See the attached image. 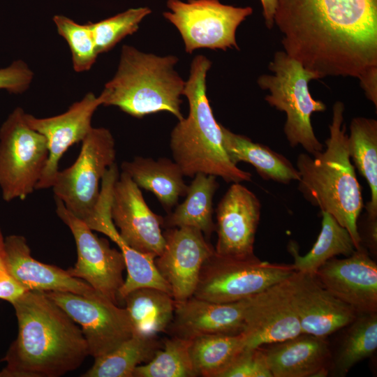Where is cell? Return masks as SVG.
<instances>
[{
  "instance_id": "1",
  "label": "cell",
  "mask_w": 377,
  "mask_h": 377,
  "mask_svg": "<svg viewBox=\"0 0 377 377\" xmlns=\"http://www.w3.org/2000/svg\"><path fill=\"white\" fill-rule=\"evenodd\" d=\"M12 304L18 334L0 376L59 377L89 355L81 329L45 292L27 290Z\"/></svg>"
},
{
  "instance_id": "2",
  "label": "cell",
  "mask_w": 377,
  "mask_h": 377,
  "mask_svg": "<svg viewBox=\"0 0 377 377\" xmlns=\"http://www.w3.org/2000/svg\"><path fill=\"white\" fill-rule=\"evenodd\" d=\"M344 109L342 102L334 103L325 149L313 156L304 153L297 156L298 189L307 201L330 214L347 229L359 249L362 245L358 219L364 205L348 151Z\"/></svg>"
},
{
  "instance_id": "3",
  "label": "cell",
  "mask_w": 377,
  "mask_h": 377,
  "mask_svg": "<svg viewBox=\"0 0 377 377\" xmlns=\"http://www.w3.org/2000/svg\"><path fill=\"white\" fill-rule=\"evenodd\" d=\"M212 66L204 55L195 56L191 64L183 95L188 103V114L178 120L170 133L174 161L184 176L205 173L228 183L251 180V174L237 166L223 145L221 124L214 118L207 96L206 77Z\"/></svg>"
},
{
  "instance_id": "4",
  "label": "cell",
  "mask_w": 377,
  "mask_h": 377,
  "mask_svg": "<svg viewBox=\"0 0 377 377\" xmlns=\"http://www.w3.org/2000/svg\"><path fill=\"white\" fill-rule=\"evenodd\" d=\"M178 60L124 45L117 71L99 95L102 105L117 106L137 118L168 112L182 119L180 97L186 81L175 70Z\"/></svg>"
},
{
  "instance_id": "5",
  "label": "cell",
  "mask_w": 377,
  "mask_h": 377,
  "mask_svg": "<svg viewBox=\"0 0 377 377\" xmlns=\"http://www.w3.org/2000/svg\"><path fill=\"white\" fill-rule=\"evenodd\" d=\"M268 68L272 74L261 75L257 82L269 92L265 101L285 112L283 132L289 145L301 146L307 154L316 156L323 150V145L314 133L311 117L326 110L325 104L315 100L309 91V83L318 76L283 50L274 54Z\"/></svg>"
},
{
  "instance_id": "6",
  "label": "cell",
  "mask_w": 377,
  "mask_h": 377,
  "mask_svg": "<svg viewBox=\"0 0 377 377\" xmlns=\"http://www.w3.org/2000/svg\"><path fill=\"white\" fill-rule=\"evenodd\" d=\"M16 108L0 128V189L3 200H24L36 190L49 150L45 138L26 121Z\"/></svg>"
},
{
  "instance_id": "7",
  "label": "cell",
  "mask_w": 377,
  "mask_h": 377,
  "mask_svg": "<svg viewBox=\"0 0 377 377\" xmlns=\"http://www.w3.org/2000/svg\"><path fill=\"white\" fill-rule=\"evenodd\" d=\"M81 142L77 159L58 171L51 188L55 198L84 221L98 202L103 176L115 163L116 149L111 132L103 127H92Z\"/></svg>"
},
{
  "instance_id": "8",
  "label": "cell",
  "mask_w": 377,
  "mask_h": 377,
  "mask_svg": "<svg viewBox=\"0 0 377 377\" xmlns=\"http://www.w3.org/2000/svg\"><path fill=\"white\" fill-rule=\"evenodd\" d=\"M293 264L235 258L214 253L204 263L193 297L214 302L246 299L292 276Z\"/></svg>"
},
{
  "instance_id": "9",
  "label": "cell",
  "mask_w": 377,
  "mask_h": 377,
  "mask_svg": "<svg viewBox=\"0 0 377 377\" xmlns=\"http://www.w3.org/2000/svg\"><path fill=\"white\" fill-rule=\"evenodd\" d=\"M167 7L170 11L163 15L180 33L188 54L201 48L239 50L237 29L253 13L250 6L236 7L219 0H168Z\"/></svg>"
},
{
  "instance_id": "10",
  "label": "cell",
  "mask_w": 377,
  "mask_h": 377,
  "mask_svg": "<svg viewBox=\"0 0 377 377\" xmlns=\"http://www.w3.org/2000/svg\"><path fill=\"white\" fill-rule=\"evenodd\" d=\"M55 200L57 214L71 231L77 247V262L67 272L119 305V290L124 282L123 272L126 269L121 252L110 247L107 239L98 237L59 199Z\"/></svg>"
},
{
  "instance_id": "11",
  "label": "cell",
  "mask_w": 377,
  "mask_h": 377,
  "mask_svg": "<svg viewBox=\"0 0 377 377\" xmlns=\"http://www.w3.org/2000/svg\"><path fill=\"white\" fill-rule=\"evenodd\" d=\"M81 326L89 354L95 358L113 350L134 333L126 309L103 295L86 297L68 292H45Z\"/></svg>"
},
{
  "instance_id": "12",
  "label": "cell",
  "mask_w": 377,
  "mask_h": 377,
  "mask_svg": "<svg viewBox=\"0 0 377 377\" xmlns=\"http://www.w3.org/2000/svg\"><path fill=\"white\" fill-rule=\"evenodd\" d=\"M292 276L246 298L242 332L246 348L282 342L302 334L293 303Z\"/></svg>"
},
{
  "instance_id": "13",
  "label": "cell",
  "mask_w": 377,
  "mask_h": 377,
  "mask_svg": "<svg viewBox=\"0 0 377 377\" xmlns=\"http://www.w3.org/2000/svg\"><path fill=\"white\" fill-rule=\"evenodd\" d=\"M110 214L129 246L154 258L161 253L165 242L161 230L163 219L151 210L140 188L122 171L112 187Z\"/></svg>"
},
{
  "instance_id": "14",
  "label": "cell",
  "mask_w": 377,
  "mask_h": 377,
  "mask_svg": "<svg viewBox=\"0 0 377 377\" xmlns=\"http://www.w3.org/2000/svg\"><path fill=\"white\" fill-rule=\"evenodd\" d=\"M164 237L163 250L154 263L174 300L182 302L193 296L202 267L214 248L200 230L191 227L168 228Z\"/></svg>"
},
{
  "instance_id": "15",
  "label": "cell",
  "mask_w": 377,
  "mask_h": 377,
  "mask_svg": "<svg viewBox=\"0 0 377 377\" xmlns=\"http://www.w3.org/2000/svg\"><path fill=\"white\" fill-rule=\"evenodd\" d=\"M314 276L357 315L377 313V265L364 246L345 258L330 259Z\"/></svg>"
},
{
  "instance_id": "16",
  "label": "cell",
  "mask_w": 377,
  "mask_h": 377,
  "mask_svg": "<svg viewBox=\"0 0 377 377\" xmlns=\"http://www.w3.org/2000/svg\"><path fill=\"white\" fill-rule=\"evenodd\" d=\"M260 209V202L251 191L240 183H232L216 209L218 239L215 253L235 258L254 256Z\"/></svg>"
},
{
  "instance_id": "17",
  "label": "cell",
  "mask_w": 377,
  "mask_h": 377,
  "mask_svg": "<svg viewBox=\"0 0 377 377\" xmlns=\"http://www.w3.org/2000/svg\"><path fill=\"white\" fill-rule=\"evenodd\" d=\"M100 105L101 97L89 92L59 115L37 118L25 113L27 123L45 138L49 150L47 161L36 190L52 187L61 157L70 147L82 142L88 134L92 128V117Z\"/></svg>"
},
{
  "instance_id": "18",
  "label": "cell",
  "mask_w": 377,
  "mask_h": 377,
  "mask_svg": "<svg viewBox=\"0 0 377 377\" xmlns=\"http://www.w3.org/2000/svg\"><path fill=\"white\" fill-rule=\"evenodd\" d=\"M119 175L116 163L106 171L101 181L98 202L84 222L92 230L108 236L118 246L123 255L127 277L119 290L120 300H124L131 291L144 287L155 288L172 295L170 286L156 267L154 258L129 246L121 239L112 222L110 214L112 191Z\"/></svg>"
},
{
  "instance_id": "19",
  "label": "cell",
  "mask_w": 377,
  "mask_h": 377,
  "mask_svg": "<svg viewBox=\"0 0 377 377\" xmlns=\"http://www.w3.org/2000/svg\"><path fill=\"white\" fill-rule=\"evenodd\" d=\"M292 298L302 332L326 338L349 325L357 316L348 304L325 289L315 276L295 272Z\"/></svg>"
},
{
  "instance_id": "20",
  "label": "cell",
  "mask_w": 377,
  "mask_h": 377,
  "mask_svg": "<svg viewBox=\"0 0 377 377\" xmlns=\"http://www.w3.org/2000/svg\"><path fill=\"white\" fill-rule=\"evenodd\" d=\"M246 299L214 302L195 297L175 302L173 320L167 330L186 339L207 334H236L244 328Z\"/></svg>"
},
{
  "instance_id": "21",
  "label": "cell",
  "mask_w": 377,
  "mask_h": 377,
  "mask_svg": "<svg viewBox=\"0 0 377 377\" xmlns=\"http://www.w3.org/2000/svg\"><path fill=\"white\" fill-rule=\"evenodd\" d=\"M4 244L9 272L26 290L68 292L86 297L100 294L67 270L34 259L23 236L9 235L4 239Z\"/></svg>"
},
{
  "instance_id": "22",
  "label": "cell",
  "mask_w": 377,
  "mask_h": 377,
  "mask_svg": "<svg viewBox=\"0 0 377 377\" xmlns=\"http://www.w3.org/2000/svg\"><path fill=\"white\" fill-rule=\"evenodd\" d=\"M263 348L272 377L326 376L332 355L325 338L307 334Z\"/></svg>"
},
{
  "instance_id": "23",
  "label": "cell",
  "mask_w": 377,
  "mask_h": 377,
  "mask_svg": "<svg viewBox=\"0 0 377 377\" xmlns=\"http://www.w3.org/2000/svg\"><path fill=\"white\" fill-rule=\"evenodd\" d=\"M126 172L140 188L151 192L170 213L180 197L185 196L188 186L179 166L169 158L154 160L136 156L121 164Z\"/></svg>"
},
{
  "instance_id": "24",
  "label": "cell",
  "mask_w": 377,
  "mask_h": 377,
  "mask_svg": "<svg viewBox=\"0 0 377 377\" xmlns=\"http://www.w3.org/2000/svg\"><path fill=\"white\" fill-rule=\"evenodd\" d=\"M221 129L224 147L234 163H250L266 180L285 184L300 180L298 170L283 155L246 136L234 133L223 125Z\"/></svg>"
},
{
  "instance_id": "25",
  "label": "cell",
  "mask_w": 377,
  "mask_h": 377,
  "mask_svg": "<svg viewBox=\"0 0 377 377\" xmlns=\"http://www.w3.org/2000/svg\"><path fill=\"white\" fill-rule=\"evenodd\" d=\"M188 186L186 198L163 219L168 228L191 227L210 237L216 230L213 221V197L219 187L216 177L197 173Z\"/></svg>"
},
{
  "instance_id": "26",
  "label": "cell",
  "mask_w": 377,
  "mask_h": 377,
  "mask_svg": "<svg viewBox=\"0 0 377 377\" xmlns=\"http://www.w3.org/2000/svg\"><path fill=\"white\" fill-rule=\"evenodd\" d=\"M124 301L135 334L157 337L167 331L173 320L175 301L163 290L151 287L137 288Z\"/></svg>"
},
{
  "instance_id": "27",
  "label": "cell",
  "mask_w": 377,
  "mask_h": 377,
  "mask_svg": "<svg viewBox=\"0 0 377 377\" xmlns=\"http://www.w3.org/2000/svg\"><path fill=\"white\" fill-rule=\"evenodd\" d=\"M348 146L350 160L370 188V201L364 207L366 218L377 221V121L354 117L350 124Z\"/></svg>"
},
{
  "instance_id": "28",
  "label": "cell",
  "mask_w": 377,
  "mask_h": 377,
  "mask_svg": "<svg viewBox=\"0 0 377 377\" xmlns=\"http://www.w3.org/2000/svg\"><path fill=\"white\" fill-rule=\"evenodd\" d=\"M322 226L312 249L304 256L299 254L297 245L290 242L288 251L293 256L297 272L315 275L327 260L338 255L349 256L356 250L347 229L341 226L330 214L321 212Z\"/></svg>"
},
{
  "instance_id": "29",
  "label": "cell",
  "mask_w": 377,
  "mask_h": 377,
  "mask_svg": "<svg viewBox=\"0 0 377 377\" xmlns=\"http://www.w3.org/2000/svg\"><path fill=\"white\" fill-rule=\"evenodd\" d=\"M162 346L157 337L133 333L110 353L95 358L93 366L83 377H133L134 370L147 363Z\"/></svg>"
},
{
  "instance_id": "30",
  "label": "cell",
  "mask_w": 377,
  "mask_h": 377,
  "mask_svg": "<svg viewBox=\"0 0 377 377\" xmlns=\"http://www.w3.org/2000/svg\"><path fill=\"white\" fill-rule=\"evenodd\" d=\"M190 354L198 376L220 377L246 348L244 334H207L194 337Z\"/></svg>"
},
{
  "instance_id": "31",
  "label": "cell",
  "mask_w": 377,
  "mask_h": 377,
  "mask_svg": "<svg viewBox=\"0 0 377 377\" xmlns=\"http://www.w3.org/2000/svg\"><path fill=\"white\" fill-rule=\"evenodd\" d=\"M332 368L346 374L360 361L371 356L377 348V313L357 315L349 325Z\"/></svg>"
},
{
  "instance_id": "32",
  "label": "cell",
  "mask_w": 377,
  "mask_h": 377,
  "mask_svg": "<svg viewBox=\"0 0 377 377\" xmlns=\"http://www.w3.org/2000/svg\"><path fill=\"white\" fill-rule=\"evenodd\" d=\"M190 339L171 336L147 363L138 366L133 377H197L190 354Z\"/></svg>"
},
{
  "instance_id": "33",
  "label": "cell",
  "mask_w": 377,
  "mask_h": 377,
  "mask_svg": "<svg viewBox=\"0 0 377 377\" xmlns=\"http://www.w3.org/2000/svg\"><path fill=\"white\" fill-rule=\"evenodd\" d=\"M151 13L148 7L129 8L101 21L89 22L98 54L108 52L126 36L136 32L142 20Z\"/></svg>"
},
{
  "instance_id": "34",
  "label": "cell",
  "mask_w": 377,
  "mask_h": 377,
  "mask_svg": "<svg viewBox=\"0 0 377 377\" xmlns=\"http://www.w3.org/2000/svg\"><path fill=\"white\" fill-rule=\"evenodd\" d=\"M53 22L58 34L68 44L74 70L76 72L89 71L98 55L89 22L80 24L60 15H54Z\"/></svg>"
},
{
  "instance_id": "35",
  "label": "cell",
  "mask_w": 377,
  "mask_h": 377,
  "mask_svg": "<svg viewBox=\"0 0 377 377\" xmlns=\"http://www.w3.org/2000/svg\"><path fill=\"white\" fill-rule=\"evenodd\" d=\"M220 377H272L263 346L245 348Z\"/></svg>"
},
{
  "instance_id": "36",
  "label": "cell",
  "mask_w": 377,
  "mask_h": 377,
  "mask_svg": "<svg viewBox=\"0 0 377 377\" xmlns=\"http://www.w3.org/2000/svg\"><path fill=\"white\" fill-rule=\"evenodd\" d=\"M34 73L22 60L13 61L9 66L0 68V89L11 94L24 92L30 86Z\"/></svg>"
},
{
  "instance_id": "37",
  "label": "cell",
  "mask_w": 377,
  "mask_h": 377,
  "mask_svg": "<svg viewBox=\"0 0 377 377\" xmlns=\"http://www.w3.org/2000/svg\"><path fill=\"white\" fill-rule=\"evenodd\" d=\"M26 290L10 275L6 258L4 238L0 229V299L11 304Z\"/></svg>"
},
{
  "instance_id": "38",
  "label": "cell",
  "mask_w": 377,
  "mask_h": 377,
  "mask_svg": "<svg viewBox=\"0 0 377 377\" xmlns=\"http://www.w3.org/2000/svg\"><path fill=\"white\" fill-rule=\"evenodd\" d=\"M367 98L377 106V66L364 71L357 77Z\"/></svg>"
},
{
  "instance_id": "39",
  "label": "cell",
  "mask_w": 377,
  "mask_h": 377,
  "mask_svg": "<svg viewBox=\"0 0 377 377\" xmlns=\"http://www.w3.org/2000/svg\"><path fill=\"white\" fill-rule=\"evenodd\" d=\"M262 8L263 15L265 24L268 29H272L274 26V13L276 6V0H260Z\"/></svg>"
}]
</instances>
